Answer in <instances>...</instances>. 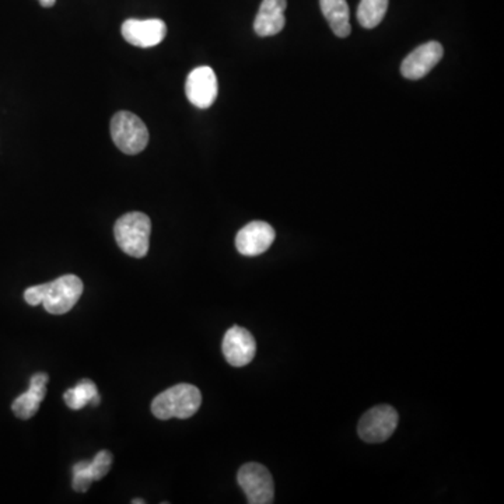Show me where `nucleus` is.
I'll use <instances>...</instances> for the list:
<instances>
[{
  "instance_id": "obj_1",
  "label": "nucleus",
  "mask_w": 504,
  "mask_h": 504,
  "mask_svg": "<svg viewBox=\"0 0 504 504\" xmlns=\"http://www.w3.org/2000/svg\"><path fill=\"white\" fill-rule=\"evenodd\" d=\"M83 289L81 278L64 275L52 282L29 287L24 292V300L30 305H44L49 314L62 315L73 309L83 295Z\"/></svg>"
},
{
  "instance_id": "obj_2",
  "label": "nucleus",
  "mask_w": 504,
  "mask_h": 504,
  "mask_svg": "<svg viewBox=\"0 0 504 504\" xmlns=\"http://www.w3.org/2000/svg\"><path fill=\"white\" fill-rule=\"evenodd\" d=\"M202 394L191 384H177L161 392L151 402V412L160 421L171 418L188 419L198 412Z\"/></svg>"
},
{
  "instance_id": "obj_3",
  "label": "nucleus",
  "mask_w": 504,
  "mask_h": 504,
  "mask_svg": "<svg viewBox=\"0 0 504 504\" xmlns=\"http://www.w3.org/2000/svg\"><path fill=\"white\" fill-rule=\"evenodd\" d=\"M150 218L141 212L126 213L114 226L116 244L133 258L146 257L150 247Z\"/></svg>"
},
{
  "instance_id": "obj_4",
  "label": "nucleus",
  "mask_w": 504,
  "mask_h": 504,
  "mask_svg": "<svg viewBox=\"0 0 504 504\" xmlns=\"http://www.w3.org/2000/svg\"><path fill=\"white\" fill-rule=\"evenodd\" d=\"M111 136L116 148L129 156L139 155L149 143V131L145 123L128 111H121L113 116Z\"/></svg>"
},
{
  "instance_id": "obj_5",
  "label": "nucleus",
  "mask_w": 504,
  "mask_h": 504,
  "mask_svg": "<svg viewBox=\"0 0 504 504\" xmlns=\"http://www.w3.org/2000/svg\"><path fill=\"white\" fill-rule=\"evenodd\" d=\"M398 412L389 405H379L367 411L360 419L357 431L366 443H384L398 426Z\"/></svg>"
},
{
  "instance_id": "obj_6",
  "label": "nucleus",
  "mask_w": 504,
  "mask_h": 504,
  "mask_svg": "<svg viewBox=\"0 0 504 504\" xmlns=\"http://www.w3.org/2000/svg\"><path fill=\"white\" fill-rule=\"evenodd\" d=\"M238 485L241 486L250 504H269L275 496L273 478L267 466L257 463H248L241 466L237 474Z\"/></svg>"
},
{
  "instance_id": "obj_7",
  "label": "nucleus",
  "mask_w": 504,
  "mask_h": 504,
  "mask_svg": "<svg viewBox=\"0 0 504 504\" xmlns=\"http://www.w3.org/2000/svg\"><path fill=\"white\" fill-rule=\"evenodd\" d=\"M218 78L209 66L193 69L186 78L185 94L191 104L201 109L209 108L218 98Z\"/></svg>"
},
{
  "instance_id": "obj_8",
  "label": "nucleus",
  "mask_w": 504,
  "mask_h": 504,
  "mask_svg": "<svg viewBox=\"0 0 504 504\" xmlns=\"http://www.w3.org/2000/svg\"><path fill=\"white\" fill-rule=\"evenodd\" d=\"M222 350L228 364L235 367H244L254 359L257 344L250 331H247L245 328L235 325L226 332Z\"/></svg>"
},
{
  "instance_id": "obj_9",
  "label": "nucleus",
  "mask_w": 504,
  "mask_h": 504,
  "mask_svg": "<svg viewBox=\"0 0 504 504\" xmlns=\"http://www.w3.org/2000/svg\"><path fill=\"white\" fill-rule=\"evenodd\" d=\"M167 27L160 19H129L123 24V37L131 46L151 48L163 42Z\"/></svg>"
},
{
  "instance_id": "obj_10",
  "label": "nucleus",
  "mask_w": 504,
  "mask_h": 504,
  "mask_svg": "<svg viewBox=\"0 0 504 504\" xmlns=\"http://www.w3.org/2000/svg\"><path fill=\"white\" fill-rule=\"evenodd\" d=\"M277 237L272 226L267 222H251L241 228L235 237L238 252L245 257H257L269 250Z\"/></svg>"
},
{
  "instance_id": "obj_11",
  "label": "nucleus",
  "mask_w": 504,
  "mask_h": 504,
  "mask_svg": "<svg viewBox=\"0 0 504 504\" xmlns=\"http://www.w3.org/2000/svg\"><path fill=\"white\" fill-rule=\"evenodd\" d=\"M443 54L440 42H426L404 59L401 64L402 76L409 81L424 78L441 61Z\"/></svg>"
},
{
  "instance_id": "obj_12",
  "label": "nucleus",
  "mask_w": 504,
  "mask_h": 504,
  "mask_svg": "<svg viewBox=\"0 0 504 504\" xmlns=\"http://www.w3.org/2000/svg\"><path fill=\"white\" fill-rule=\"evenodd\" d=\"M49 377L47 372H37L30 380L29 391L24 392L21 396L17 397L12 404V411L16 414L17 418L31 419L34 414L38 412L39 405L44 401L47 396V384H48Z\"/></svg>"
},
{
  "instance_id": "obj_13",
  "label": "nucleus",
  "mask_w": 504,
  "mask_h": 504,
  "mask_svg": "<svg viewBox=\"0 0 504 504\" xmlns=\"http://www.w3.org/2000/svg\"><path fill=\"white\" fill-rule=\"evenodd\" d=\"M286 0H262L254 21V30L258 36L272 37L279 34L286 24Z\"/></svg>"
},
{
  "instance_id": "obj_14",
  "label": "nucleus",
  "mask_w": 504,
  "mask_h": 504,
  "mask_svg": "<svg viewBox=\"0 0 504 504\" xmlns=\"http://www.w3.org/2000/svg\"><path fill=\"white\" fill-rule=\"evenodd\" d=\"M322 13L335 36L346 38L350 31V12L346 0H320Z\"/></svg>"
},
{
  "instance_id": "obj_15",
  "label": "nucleus",
  "mask_w": 504,
  "mask_h": 504,
  "mask_svg": "<svg viewBox=\"0 0 504 504\" xmlns=\"http://www.w3.org/2000/svg\"><path fill=\"white\" fill-rule=\"evenodd\" d=\"M64 404L73 411L83 409L87 405L98 406L100 405V394L97 389L96 384L91 380H81L78 382V386L69 389L64 394Z\"/></svg>"
},
{
  "instance_id": "obj_16",
  "label": "nucleus",
  "mask_w": 504,
  "mask_h": 504,
  "mask_svg": "<svg viewBox=\"0 0 504 504\" xmlns=\"http://www.w3.org/2000/svg\"><path fill=\"white\" fill-rule=\"evenodd\" d=\"M389 10V0H362L357 9V20L364 29H376Z\"/></svg>"
},
{
  "instance_id": "obj_17",
  "label": "nucleus",
  "mask_w": 504,
  "mask_h": 504,
  "mask_svg": "<svg viewBox=\"0 0 504 504\" xmlns=\"http://www.w3.org/2000/svg\"><path fill=\"white\" fill-rule=\"evenodd\" d=\"M90 461H81L73 466V489L79 493H84L89 491L91 483L94 482L93 475H91L90 468H89Z\"/></svg>"
},
{
  "instance_id": "obj_18",
  "label": "nucleus",
  "mask_w": 504,
  "mask_h": 504,
  "mask_svg": "<svg viewBox=\"0 0 504 504\" xmlns=\"http://www.w3.org/2000/svg\"><path fill=\"white\" fill-rule=\"evenodd\" d=\"M111 466H113V456H111L109 451H100V453L97 454L93 461L89 463V468H90L94 481L103 479L108 474Z\"/></svg>"
},
{
  "instance_id": "obj_19",
  "label": "nucleus",
  "mask_w": 504,
  "mask_h": 504,
  "mask_svg": "<svg viewBox=\"0 0 504 504\" xmlns=\"http://www.w3.org/2000/svg\"><path fill=\"white\" fill-rule=\"evenodd\" d=\"M42 7H52L56 4V0H38Z\"/></svg>"
},
{
  "instance_id": "obj_20",
  "label": "nucleus",
  "mask_w": 504,
  "mask_h": 504,
  "mask_svg": "<svg viewBox=\"0 0 504 504\" xmlns=\"http://www.w3.org/2000/svg\"><path fill=\"white\" fill-rule=\"evenodd\" d=\"M141 503H145V501L139 500V499H135V500H132V504H141Z\"/></svg>"
}]
</instances>
